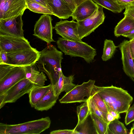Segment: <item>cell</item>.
<instances>
[{"label": "cell", "instance_id": "obj_41", "mask_svg": "<svg viewBox=\"0 0 134 134\" xmlns=\"http://www.w3.org/2000/svg\"><path fill=\"white\" fill-rule=\"evenodd\" d=\"M25 1H33L39 3L42 5L48 8L49 9L51 10V9L49 7L47 3L46 0H25Z\"/></svg>", "mask_w": 134, "mask_h": 134}, {"label": "cell", "instance_id": "obj_46", "mask_svg": "<svg viewBox=\"0 0 134 134\" xmlns=\"http://www.w3.org/2000/svg\"></svg>", "mask_w": 134, "mask_h": 134}, {"label": "cell", "instance_id": "obj_40", "mask_svg": "<svg viewBox=\"0 0 134 134\" xmlns=\"http://www.w3.org/2000/svg\"><path fill=\"white\" fill-rule=\"evenodd\" d=\"M122 36L128 38L130 40L134 39V29L124 34Z\"/></svg>", "mask_w": 134, "mask_h": 134}, {"label": "cell", "instance_id": "obj_20", "mask_svg": "<svg viewBox=\"0 0 134 134\" xmlns=\"http://www.w3.org/2000/svg\"><path fill=\"white\" fill-rule=\"evenodd\" d=\"M124 17L117 24L114 28V33L118 37L134 29V19L125 14Z\"/></svg>", "mask_w": 134, "mask_h": 134}, {"label": "cell", "instance_id": "obj_17", "mask_svg": "<svg viewBox=\"0 0 134 134\" xmlns=\"http://www.w3.org/2000/svg\"><path fill=\"white\" fill-rule=\"evenodd\" d=\"M54 15L59 19H66L71 16L73 12L63 0H46Z\"/></svg>", "mask_w": 134, "mask_h": 134}, {"label": "cell", "instance_id": "obj_26", "mask_svg": "<svg viewBox=\"0 0 134 134\" xmlns=\"http://www.w3.org/2000/svg\"><path fill=\"white\" fill-rule=\"evenodd\" d=\"M127 131L124 124L118 119H115L108 124V134H126Z\"/></svg>", "mask_w": 134, "mask_h": 134}, {"label": "cell", "instance_id": "obj_3", "mask_svg": "<svg viewBox=\"0 0 134 134\" xmlns=\"http://www.w3.org/2000/svg\"><path fill=\"white\" fill-rule=\"evenodd\" d=\"M51 121L48 117L14 125L0 123V134H39L48 129Z\"/></svg>", "mask_w": 134, "mask_h": 134}, {"label": "cell", "instance_id": "obj_11", "mask_svg": "<svg viewBox=\"0 0 134 134\" xmlns=\"http://www.w3.org/2000/svg\"><path fill=\"white\" fill-rule=\"evenodd\" d=\"M77 22L72 20L60 21L56 23L54 29L56 33L62 37L66 40L82 42L78 31Z\"/></svg>", "mask_w": 134, "mask_h": 134}, {"label": "cell", "instance_id": "obj_44", "mask_svg": "<svg viewBox=\"0 0 134 134\" xmlns=\"http://www.w3.org/2000/svg\"><path fill=\"white\" fill-rule=\"evenodd\" d=\"M88 0H74L76 7L83 2Z\"/></svg>", "mask_w": 134, "mask_h": 134}, {"label": "cell", "instance_id": "obj_42", "mask_svg": "<svg viewBox=\"0 0 134 134\" xmlns=\"http://www.w3.org/2000/svg\"><path fill=\"white\" fill-rule=\"evenodd\" d=\"M108 112L109 113L116 119H119L121 118L120 114H119L114 111L109 110L108 111Z\"/></svg>", "mask_w": 134, "mask_h": 134}, {"label": "cell", "instance_id": "obj_16", "mask_svg": "<svg viewBox=\"0 0 134 134\" xmlns=\"http://www.w3.org/2000/svg\"><path fill=\"white\" fill-rule=\"evenodd\" d=\"M99 5L92 0H88L76 7L71 17L72 20L77 21L85 19L91 16L97 10Z\"/></svg>", "mask_w": 134, "mask_h": 134}, {"label": "cell", "instance_id": "obj_25", "mask_svg": "<svg viewBox=\"0 0 134 134\" xmlns=\"http://www.w3.org/2000/svg\"><path fill=\"white\" fill-rule=\"evenodd\" d=\"M117 47H118L115 45L112 40L105 39L104 41L103 54L102 56L103 60L106 61L111 58Z\"/></svg>", "mask_w": 134, "mask_h": 134}, {"label": "cell", "instance_id": "obj_7", "mask_svg": "<svg viewBox=\"0 0 134 134\" xmlns=\"http://www.w3.org/2000/svg\"><path fill=\"white\" fill-rule=\"evenodd\" d=\"M34 86V83L26 78L20 80L0 95V108L7 103L15 102L25 94H28Z\"/></svg>", "mask_w": 134, "mask_h": 134}, {"label": "cell", "instance_id": "obj_8", "mask_svg": "<svg viewBox=\"0 0 134 134\" xmlns=\"http://www.w3.org/2000/svg\"><path fill=\"white\" fill-rule=\"evenodd\" d=\"M103 8L99 5L98 9L91 16L84 20L77 21L79 34L81 40L94 32L103 23L105 18Z\"/></svg>", "mask_w": 134, "mask_h": 134}, {"label": "cell", "instance_id": "obj_12", "mask_svg": "<svg viewBox=\"0 0 134 134\" xmlns=\"http://www.w3.org/2000/svg\"><path fill=\"white\" fill-rule=\"evenodd\" d=\"M27 8L25 0H0V19L23 15Z\"/></svg>", "mask_w": 134, "mask_h": 134}, {"label": "cell", "instance_id": "obj_35", "mask_svg": "<svg viewBox=\"0 0 134 134\" xmlns=\"http://www.w3.org/2000/svg\"><path fill=\"white\" fill-rule=\"evenodd\" d=\"M50 134H74V130H59L52 131Z\"/></svg>", "mask_w": 134, "mask_h": 134}, {"label": "cell", "instance_id": "obj_39", "mask_svg": "<svg viewBox=\"0 0 134 134\" xmlns=\"http://www.w3.org/2000/svg\"><path fill=\"white\" fill-rule=\"evenodd\" d=\"M129 42L130 48L133 58L134 60V39L130 40Z\"/></svg>", "mask_w": 134, "mask_h": 134}, {"label": "cell", "instance_id": "obj_21", "mask_svg": "<svg viewBox=\"0 0 134 134\" xmlns=\"http://www.w3.org/2000/svg\"><path fill=\"white\" fill-rule=\"evenodd\" d=\"M51 83L49 85L42 87H34L28 93L29 102L32 107H34L36 103L40 101L52 87Z\"/></svg>", "mask_w": 134, "mask_h": 134}, {"label": "cell", "instance_id": "obj_22", "mask_svg": "<svg viewBox=\"0 0 134 134\" xmlns=\"http://www.w3.org/2000/svg\"><path fill=\"white\" fill-rule=\"evenodd\" d=\"M74 134H97L90 114L81 124L73 129Z\"/></svg>", "mask_w": 134, "mask_h": 134}, {"label": "cell", "instance_id": "obj_19", "mask_svg": "<svg viewBox=\"0 0 134 134\" xmlns=\"http://www.w3.org/2000/svg\"><path fill=\"white\" fill-rule=\"evenodd\" d=\"M58 97L54 94L52 85L42 98L36 103L34 108L36 110L41 111L48 110L54 105Z\"/></svg>", "mask_w": 134, "mask_h": 134}, {"label": "cell", "instance_id": "obj_5", "mask_svg": "<svg viewBox=\"0 0 134 134\" xmlns=\"http://www.w3.org/2000/svg\"><path fill=\"white\" fill-rule=\"evenodd\" d=\"M40 54V51L32 47L7 52V64L21 67L32 65L36 64Z\"/></svg>", "mask_w": 134, "mask_h": 134}, {"label": "cell", "instance_id": "obj_43", "mask_svg": "<svg viewBox=\"0 0 134 134\" xmlns=\"http://www.w3.org/2000/svg\"><path fill=\"white\" fill-rule=\"evenodd\" d=\"M107 119L108 124L111 121L115 120L116 119L113 117L109 113L107 114Z\"/></svg>", "mask_w": 134, "mask_h": 134}, {"label": "cell", "instance_id": "obj_23", "mask_svg": "<svg viewBox=\"0 0 134 134\" xmlns=\"http://www.w3.org/2000/svg\"><path fill=\"white\" fill-rule=\"evenodd\" d=\"M98 5L113 13L121 12L125 7L119 4L116 0H92Z\"/></svg>", "mask_w": 134, "mask_h": 134}, {"label": "cell", "instance_id": "obj_27", "mask_svg": "<svg viewBox=\"0 0 134 134\" xmlns=\"http://www.w3.org/2000/svg\"><path fill=\"white\" fill-rule=\"evenodd\" d=\"M27 8L37 13L53 15V12L46 7L33 1H26Z\"/></svg>", "mask_w": 134, "mask_h": 134}, {"label": "cell", "instance_id": "obj_24", "mask_svg": "<svg viewBox=\"0 0 134 134\" xmlns=\"http://www.w3.org/2000/svg\"><path fill=\"white\" fill-rule=\"evenodd\" d=\"M90 115L97 134H108V124L94 113H90Z\"/></svg>", "mask_w": 134, "mask_h": 134}, {"label": "cell", "instance_id": "obj_4", "mask_svg": "<svg viewBox=\"0 0 134 134\" xmlns=\"http://www.w3.org/2000/svg\"><path fill=\"white\" fill-rule=\"evenodd\" d=\"M57 44L65 55L82 58L88 63L93 62L97 55L95 49L83 42L70 41L59 37Z\"/></svg>", "mask_w": 134, "mask_h": 134}, {"label": "cell", "instance_id": "obj_10", "mask_svg": "<svg viewBox=\"0 0 134 134\" xmlns=\"http://www.w3.org/2000/svg\"><path fill=\"white\" fill-rule=\"evenodd\" d=\"M52 19L49 14H43L36 22L33 35L46 42L47 44L55 41L53 38Z\"/></svg>", "mask_w": 134, "mask_h": 134}, {"label": "cell", "instance_id": "obj_38", "mask_svg": "<svg viewBox=\"0 0 134 134\" xmlns=\"http://www.w3.org/2000/svg\"><path fill=\"white\" fill-rule=\"evenodd\" d=\"M65 2L74 12L76 9V6L74 0H63Z\"/></svg>", "mask_w": 134, "mask_h": 134}, {"label": "cell", "instance_id": "obj_33", "mask_svg": "<svg viewBox=\"0 0 134 134\" xmlns=\"http://www.w3.org/2000/svg\"><path fill=\"white\" fill-rule=\"evenodd\" d=\"M46 76L43 72L41 71L36 79L34 83V87H42L45 85V82L47 81Z\"/></svg>", "mask_w": 134, "mask_h": 134}, {"label": "cell", "instance_id": "obj_9", "mask_svg": "<svg viewBox=\"0 0 134 134\" xmlns=\"http://www.w3.org/2000/svg\"><path fill=\"white\" fill-rule=\"evenodd\" d=\"M22 15L0 19V35L24 37Z\"/></svg>", "mask_w": 134, "mask_h": 134}, {"label": "cell", "instance_id": "obj_37", "mask_svg": "<svg viewBox=\"0 0 134 134\" xmlns=\"http://www.w3.org/2000/svg\"><path fill=\"white\" fill-rule=\"evenodd\" d=\"M123 14L124 15L126 14L130 16L134 19V6L126 7Z\"/></svg>", "mask_w": 134, "mask_h": 134}, {"label": "cell", "instance_id": "obj_1", "mask_svg": "<svg viewBox=\"0 0 134 134\" xmlns=\"http://www.w3.org/2000/svg\"><path fill=\"white\" fill-rule=\"evenodd\" d=\"M94 88L105 102L108 111H113L120 114L126 113L132 102V97L121 88L112 85L102 87L94 85Z\"/></svg>", "mask_w": 134, "mask_h": 134}, {"label": "cell", "instance_id": "obj_34", "mask_svg": "<svg viewBox=\"0 0 134 134\" xmlns=\"http://www.w3.org/2000/svg\"><path fill=\"white\" fill-rule=\"evenodd\" d=\"M8 58L7 52L5 50H0V64H7Z\"/></svg>", "mask_w": 134, "mask_h": 134}, {"label": "cell", "instance_id": "obj_6", "mask_svg": "<svg viewBox=\"0 0 134 134\" xmlns=\"http://www.w3.org/2000/svg\"><path fill=\"white\" fill-rule=\"evenodd\" d=\"M95 81L90 80L80 85H77L59 99L61 103H69L86 102L92 95Z\"/></svg>", "mask_w": 134, "mask_h": 134}, {"label": "cell", "instance_id": "obj_45", "mask_svg": "<svg viewBox=\"0 0 134 134\" xmlns=\"http://www.w3.org/2000/svg\"><path fill=\"white\" fill-rule=\"evenodd\" d=\"M129 134H134V123L133 124L132 127H131Z\"/></svg>", "mask_w": 134, "mask_h": 134}, {"label": "cell", "instance_id": "obj_18", "mask_svg": "<svg viewBox=\"0 0 134 134\" xmlns=\"http://www.w3.org/2000/svg\"><path fill=\"white\" fill-rule=\"evenodd\" d=\"M74 79V75L66 76L64 75L62 71H61L58 81L53 86L55 95L59 96L63 92L65 91L66 93L71 90L76 86L73 83Z\"/></svg>", "mask_w": 134, "mask_h": 134}, {"label": "cell", "instance_id": "obj_31", "mask_svg": "<svg viewBox=\"0 0 134 134\" xmlns=\"http://www.w3.org/2000/svg\"><path fill=\"white\" fill-rule=\"evenodd\" d=\"M91 97L96 105L100 110L105 113H108V109L106 104L99 94L94 90V87Z\"/></svg>", "mask_w": 134, "mask_h": 134}, {"label": "cell", "instance_id": "obj_28", "mask_svg": "<svg viewBox=\"0 0 134 134\" xmlns=\"http://www.w3.org/2000/svg\"><path fill=\"white\" fill-rule=\"evenodd\" d=\"M77 113L78 121L77 125L81 124L90 114V112L87 101L77 107Z\"/></svg>", "mask_w": 134, "mask_h": 134}, {"label": "cell", "instance_id": "obj_32", "mask_svg": "<svg viewBox=\"0 0 134 134\" xmlns=\"http://www.w3.org/2000/svg\"><path fill=\"white\" fill-rule=\"evenodd\" d=\"M126 113L125 122L126 125L134 121V103L130 107Z\"/></svg>", "mask_w": 134, "mask_h": 134}, {"label": "cell", "instance_id": "obj_36", "mask_svg": "<svg viewBox=\"0 0 134 134\" xmlns=\"http://www.w3.org/2000/svg\"><path fill=\"white\" fill-rule=\"evenodd\" d=\"M120 4L125 8L131 6H134V0H116Z\"/></svg>", "mask_w": 134, "mask_h": 134}, {"label": "cell", "instance_id": "obj_29", "mask_svg": "<svg viewBox=\"0 0 134 134\" xmlns=\"http://www.w3.org/2000/svg\"><path fill=\"white\" fill-rule=\"evenodd\" d=\"M87 101L90 113L95 114L109 124L107 119V113L103 112L97 107L93 101L91 96L88 98Z\"/></svg>", "mask_w": 134, "mask_h": 134}, {"label": "cell", "instance_id": "obj_30", "mask_svg": "<svg viewBox=\"0 0 134 134\" xmlns=\"http://www.w3.org/2000/svg\"><path fill=\"white\" fill-rule=\"evenodd\" d=\"M24 67L26 78L34 83L40 72L38 70L36 64Z\"/></svg>", "mask_w": 134, "mask_h": 134}, {"label": "cell", "instance_id": "obj_14", "mask_svg": "<svg viewBox=\"0 0 134 134\" xmlns=\"http://www.w3.org/2000/svg\"><path fill=\"white\" fill-rule=\"evenodd\" d=\"M31 47L25 37L0 35V50L8 52Z\"/></svg>", "mask_w": 134, "mask_h": 134}, {"label": "cell", "instance_id": "obj_15", "mask_svg": "<svg viewBox=\"0 0 134 134\" xmlns=\"http://www.w3.org/2000/svg\"><path fill=\"white\" fill-rule=\"evenodd\" d=\"M118 47L121 54L124 71L134 82V62L130 48L129 41L124 40Z\"/></svg>", "mask_w": 134, "mask_h": 134}, {"label": "cell", "instance_id": "obj_13", "mask_svg": "<svg viewBox=\"0 0 134 134\" xmlns=\"http://www.w3.org/2000/svg\"><path fill=\"white\" fill-rule=\"evenodd\" d=\"M26 78L24 67L14 66L0 80V95L20 80Z\"/></svg>", "mask_w": 134, "mask_h": 134}, {"label": "cell", "instance_id": "obj_2", "mask_svg": "<svg viewBox=\"0 0 134 134\" xmlns=\"http://www.w3.org/2000/svg\"><path fill=\"white\" fill-rule=\"evenodd\" d=\"M63 53L51 44L40 51L39 58L36 63L38 70L46 74L53 85L59 79V73L62 70L61 63L63 59Z\"/></svg>", "mask_w": 134, "mask_h": 134}]
</instances>
